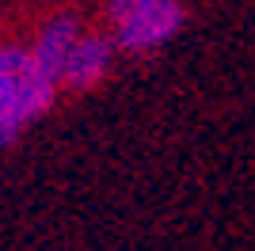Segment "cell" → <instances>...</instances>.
I'll use <instances>...</instances> for the list:
<instances>
[{
	"label": "cell",
	"mask_w": 255,
	"mask_h": 251,
	"mask_svg": "<svg viewBox=\"0 0 255 251\" xmlns=\"http://www.w3.org/2000/svg\"><path fill=\"white\" fill-rule=\"evenodd\" d=\"M61 84L46 73L31 46H0V148L19 141L31 122L46 115Z\"/></svg>",
	"instance_id": "6da1fadb"
},
{
	"label": "cell",
	"mask_w": 255,
	"mask_h": 251,
	"mask_svg": "<svg viewBox=\"0 0 255 251\" xmlns=\"http://www.w3.org/2000/svg\"><path fill=\"white\" fill-rule=\"evenodd\" d=\"M111 42L122 53H152L187 27L179 0H107Z\"/></svg>",
	"instance_id": "7a4b0ae2"
},
{
	"label": "cell",
	"mask_w": 255,
	"mask_h": 251,
	"mask_svg": "<svg viewBox=\"0 0 255 251\" xmlns=\"http://www.w3.org/2000/svg\"><path fill=\"white\" fill-rule=\"evenodd\" d=\"M111 61H115V42L111 34H80L76 46L69 50V61L61 69V88L69 92H92L107 80L111 73Z\"/></svg>",
	"instance_id": "3957f363"
},
{
	"label": "cell",
	"mask_w": 255,
	"mask_h": 251,
	"mask_svg": "<svg viewBox=\"0 0 255 251\" xmlns=\"http://www.w3.org/2000/svg\"><path fill=\"white\" fill-rule=\"evenodd\" d=\"M84 34V27H80V19L76 15H57V19H50L38 31V38H34V57H38V65H42L46 73L53 76V80L61 84V69H65V61H69V50L76 46V38Z\"/></svg>",
	"instance_id": "277c9868"
}]
</instances>
